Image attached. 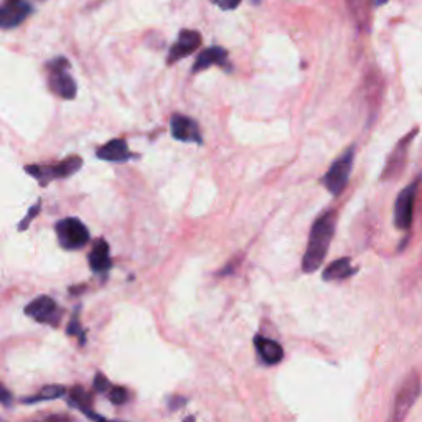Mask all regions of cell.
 Masks as SVG:
<instances>
[{
	"label": "cell",
	"instance_id": "cell-1",
	"mask_svg": "<svg viewBox=\"0 0 422 422\" xmlns=\"http://www.w3.org/2000/svg\"><path fill=\"white\" fill-rule=\"evenodd\" d=\"M335 228H337V214L335 211H324V213L313 221L310 228L307 249L304 253L302 270L307 274L315 273L324 264L327 253H329L331 239L335 236Z\"/></svg>",
	"mask_w": 422,
	"mask_h": 422
},
{
	"label": "cell",
	"instance_id": "cell-2",
	"mask_svg": "<svg viewBox=\"0 0 422 422\" xmlns=\"http://www.w3.org/2000/svg\"><path fill=\"white\" fill-rule=\"evenodd\" d=\"M421 387H422L421 374L414 369V371H411L406 378H404L401 387H399L398 393H396L393 411H391L389 421L387 422L406 421V417L409 416V412H411L412 406H414L417 398L421 396Z\"/></svg>",
	"mask_w": 422,
	"mask_h": 422
},
{
	"label": "cell",
	"instance_id": "cell-3",
	"mask_svg": "<svg viewBox=\"0 0 422 422\" xmlns=\"http://www.w3.org/2000/svg\"><path fill=\"white\" fill-rule=\"evenodd\" d=\"M353 162H355V145L348 147L340 157L330 165L327 174L322 176V185L329 190L333 196L342 195L347 188L348 180H350Z\"/></svg>",
	"mask_w": 422,
	"mask_h": 422
},
{
	"label": "cell",
	"instance_id": "cell-4",
	"mask_svg": "<svg viewBox=\"0 0 422 422\" xmlns=\"http://www.w3.org/2000/svg\"><path fill=\"white\" fill-rule=\"evenodd\" d=\"M68 68H70V62L66 58L59 57L51 59L48 63V84L51 93H55L62 99H75L77 94V84Z\"/></svg>",
	"mask_w": 422,
	"mask_h": 422
},
{
	"label": "cell",
	"instance_id": "cell-5",
	"mask_svg": "<svg viewBox=\"0 0 422 422\" xmlns=\"http://www.w3.org/2000/svg\"><path fill=\"white\" fill-rule=\"evenodd\" d=\"M55 230H57L59 246L66 251H76V249L84 248L91 239L88 228L77 218L59 219Z\"/></svg>",
	"mask_w": 422,
	"mask_h": 422
},
{
	"label": "cell",
	"instance_id": "cell-6",
	"mask_svg": "<svg viewBox=\"0 0 422 422\" xmlns=\"http://www.w3.org/2000/svg\"><path fill=\"white\" fill-rule=\"evenodd\" d=\"M421 180L417 178L416 182L409 183L404 187L394 203V225L398 230L406 231L412 225V217H414V200L417 195V188H419Z\"/></svg>",
	"mask_w": 422,
	"mask_h": 422
},
{
	"label": "cell",
	"instance_id": "cell-7",
	"mask_svg": "<svg viewBox=\"0 0 422 422\" xmlns=\"http://www.w3.org/2000/svg\"><path fill=\"white\" fill-rule=\"evenodd\" d=\"M25 313L28 317H32L35 322L51 327H58L59 320H62V310L58 309L57 302L48 295H40L37 299H33L25 307Z\"/></svg>",
	"mask_w": 422,
	"mask_h": 422
},
{
	"label": "cell",
	"instance_id": "cell-8",
	"mask_svg": "<svg viewBox=\"0 0 422 422\" xmlns=\"http://www.w3.org/2000/svg\"><path fill=\"white\" fill-rule=\"evenodd\" d=\"M417 134V129L414 131L409 132L407 136H404L401 140L398 142V145H396L393 152H391L389 157H387L386 167L385 170H383V180H396L399 175L404 172V167H406L407 162V155H409V149H411L412 140H414V137Z\"/></svg>",
	"mask_w": 422,
	"mask_h": 422
},
{
	"label": "cell",
	"instance_id": "cell-9",
	"mask_svg": "<svg viewBox=\"0 0 422 422\" xmlns=\"http://www.w3.org/2000/svg\"><path fill=\"white\" fill-rule=\"evenodd\" d=\"M170 132L175 140L187 142V144H203V136H201L200 127L195 119L188 118L183 114H174L170 119Z\"/></svg>",
	"mask_w": 422,
	"mask_h": 422
},
{
	"label": "cell",
	"instance_id": "cell-10",
	"mask_svg": "<svg viewBox=\"0 0 422 422\" xmlns=\"http://www.w3.org/2000/svg\"><path fill=\"white\" fill-rule=\"evenodd\" d=\"M33 8L27 0H8L0 7V28L12 30L24 24L32 15Z\"/></svg>",
	"mask_w": 422,
	"mask_h": 422
},
{
	"label": "cell",
	"instance_id": "cell-11",
	"mask_svg": "<svg viewBox=\"0 0 422 422\" xmlns=\"http://www.w3.org/2000/svg\"><path fill=\"white\" fill-rule=\"evenodd\" d=\"M201 45V35L196 30H182L178 33V38L174 45L170 46L169 57H167V63L174 64L180 59L190 57L193 51L198 50V46Z\"/></svg>",
	"mask_w": 422,
	"mask_h": 422
},
{
	"label": "cell",
	"instance_id": "cell-12",
	"mask_svg": "<svg viewBox=\"0 0 422 422\" xmlns=\"http://www.w3.org/2000/svg\"><path fill=\"white\" fill-rule=\"evenodd\" d=\"M96 157L104 162H127L134 158V154L129 150L127 142L124 139H113L102 147L98 149Z\"/></svg>",
	"mask_w": 422,
	"mask_h": 422
},
{
	"label": "cell",
	"instance_id": "cell-13",
	"mask_svg": "<svg viewBox=\"0 0 422 422\" xmlns=\"http://www.w3.org/2000/svg\"><path fill=\"white\" fill-rule=\"evenodd\" d=\"M228 63V51L221 46H210L201 51L195 59V64H193L192 73H200L203 70H208L211 66H226Z\"/></svg>",
	"mask_w": 422,
	"mask_h": 422
},
{
	"label": "cell",
	"instance_id": "cell-14",
	"mask_svg": "<svg viewBox=\"0 0 422 422\" xmlns=\"http://www.w3.org/2000/svg\"><path fill=\"white\" fill-rule=\"evenodd\" d=\"M113 261H111V251H109V243L106 239L99 238L94 243V246L89 253V268L93 273L96 274H104L111 269Z\"/></svg>",
	"mask_w": 422,
	"mask_h": 422
},
{
	"label": "cell",
	"instance_id": "cell-15",
	"mask_svg": "<svg viewBox=\"0 0 422 422\" xmlns=\"http://www.w3.org/2000/svg\"><path fill=\"white\" fill-rule=\"evenodd\" d=\"M254 347H256V351L259 353V358L266 365L274 366L284 360V348L277 342H274V340L257 335L254 338Z\"/></svg>",
	"mask_w": 422,
	"mask_h": 422
},
{
	"label": "cell",
	"instance_id": "cell-16",
	"mask_svg": "<svg viewBox=\"0 0 422 422\" xmlns=\"http://www.w3.org/2000/svg\"><path fill=\"white\" fill-rule=\"evenodd\" d=\"M356 273V268H353L350 257H342V259L333 261L331 264L327 266L322 274V279L327 282L333 281H345V279L351 277Z\"/></svg>",
	"mask_w": 422,
	"mask_h": 422
},
{
	"label": "cell",
	"instance_id": "cell-17",
	"mask_svg": "<svg viewBox=\"0 0 422 422\" xmlns=\"http://www.w3.org/2000/svg\"><path fill=\"white\" fill-rule=\"evenodd\" d=\"M68 403H70V406L80 409L83 414H86L89 417V419H96L98 414L93 411V401H91V396H89L81 386H75L71 387L70 396H68Z\"/></svg>",
	"mask_w": 422,
	"mask_h": 422
},
{
	"label": "cell",
	"instance_id": "cell-18",
	"mask_svg": "<svg viewBox=\"0 0 422 422\" xmlns=\"http://www.w3.org/2000/svg\"><path fill=\"white\" fill-rule=\"evenodd\" d=\"M83 167V158L77 157V155H71L66 157L64 160L58 163H51V169H53V178L55 180H63L70 178L76 174L77 170Z\"/></svg>",
	"mask_w": 422,
	"mask_h": 422
},
{
	"label": "cell",
	"instance_id": "cell-19",
	"mask_svg": "<svg viewBox=\"0 0 422 422\" xmlns=\"http://www.w3.org/2000/svg\"><path fill=\"white\" fill-rule=\"evenodd\" d=\"M66 394V387L63 386H45L40 393L30 396V398L21 399V403H27V404H35V403H43V401H53V399H59L63 398V396Z\"/></svg>",
	"mask_w": 422,
	"mask_h": 422
},
{
	"label": "cell",
	"instance_id": "cell-20",
	"mask_svg": "<svg viewBox=\"0 0 422 422\" xmlns=\"http://www.w3.org/2000/svg\"><path fill=\"white\" fill-rule=\"evenodd\" d=\"M25 172L33 176L42 187H46L50 182H53V169L46 163H33V165H25Z\"/></svg>",
	"mask_w": 422,
	"mask_h": 422
},
{
	"label": "cell",
	"instance_id": "cell-21",
	"mask_svg": "<svg viewBox=\"0 0 422 422\" xmlns=\"http://www.w3.org/2000/svg\"><path fill=\"white\" fill-rule=\"evenodd\" d=\"M109 401L116 404V406H120V404H126L129 401V393L126 387L122 386H113L109 389Z\"/></svg>",
	"mask_w": 422,
	"mask_h": 422
},
{
	"label": "cell",
	"instance_id": "cell-22",
	"mask_svg": "<svg viewBox=\"0 0 422 422\" xmlns=\"http://www.w3.org/2000/svg\"><path fill=\"white\" fill-rule=\"evenodd\" d=\"M40 210H42V201H40V200H38V201H37V203H35V205H33V206H32V208H30V210H28V213H27V214H25V218H24V219H21V221H20V225H19V230H20V231H25V230H27V228H28L30 225H32V221H33V219H35V218H37V214H38V213H40Z\"/></svg>",
	"mask_w": 422,
	"mask_h": 422
},
{
	"label": "cell",
	"instance_id": "cell-23",
	"mask_svg": "<svg viewBox=\"0 0 422 422\" xmlns=\"http://www.w3.org/2000/svg\"><path fill=\"white\" fill-rule=\"evenodd\" d=\"M68 335H76V337H80L81 335V340H83V345H84V331L83 329H81V324H80V318H77V309L75 310V315L71 317L70 324H68Z\"/></svg>",
	"mask_w": 422,
	"mask_h": 422
},
{
	"label": "cell",
	"instance_id": "cell-24",
	"mask_svg": "<svg viewBox=\"0 0 422 422\" xmlns=\"http://www.w3.org/2000/svg\"><path fill=\"white\" fill-rule=\"evenodd\" d=\"M93 387L96 393H106V391H109L113 386H111L109 380H107L104 374L96 373V376H94L93 380Z\"/></svg>",
	"mask_w": 422,
	"mask_h": 422
},
{
	"label": "cell",
	"instance_id": "cell-25",
	"mask_svg": "<svg viewBox=\"0 0 422 422\" xmlns=\"http://www.w3.org/2000/svg\"><path fill=\"white\" fill-rule=\"evenodd\" d=\"M210 2L218 8H221V10H235V8L239 7V3L243 0H210Z\"/></svg>",
	"mask_w": 422,
	"mask_h": 422
},
{
	"label": "cell",
	"instance_id": "cell-26",
	"mask_svg": "<svg viewBox=\"0 0 422 422\" xmlns=\"http://www.w3.org/2000/svg\"><path fill=\"white\" fill-rule=\"evenodd\" d=\"M10 403H12L10 391H8L3 385H0V404H6V406H8Z\"/></svg>",
	"mask_w": 422,
	"mask_h": 422
},
{
	"label": "cell",
	"instance_id": "cell-27",
	"mask_svg": "<svg viewBox=\"0 0 422 422\" xmlns=\"http://www.w3.org/2000/svg\"><path fill=\"white\" fill-rule=\"evenodd\" d=\"M185 403H187V399L182 398V396H174V398L169 401V407L172 409V411H176V409L182 407Z\"/></svg>",
	"mask_w": 422,
	"mask_h": 422
},
{
	"label": "cell",
	"instance_id": "cell-28",
	"mask_svg": "<svg viewBox=\"0 0 422 422\" xmlns=\"http://www.w3.org/2000/svg\"><path fill=\"white\" fill-rule=\"evenodd\" d=\"M386 2H389V0H373V3H374V6H376V7H381V6H385V3H386Z\"/></svg>",
	"mask_w": 422,
	"mask_h": 422
},
{
	"label": "cell",
	"instance_id": "cell-29",
	"mask_svg": "<svg viewBox=\"0 0 422 422\" xmlns=\"http://www.w3.org/2000/svg\"><path fill=\"white\" fill-rule=\"evenodd\" d=\"M96 422H118V421H109V419H104V417H101V416H98L96 419H94Z\"/></svg>",
	"mask_w": 422,
	"mask_h": 422
},
{
	"label": "cell",
	"instance_id": "cell-30",
	"mask_svg": "<svg viewBox=\"0 0 422 422\" xmlns=\"http://www.w3.org/2000/svg\"><path fill=\"white\" fill-rule=\"evenodd\" d=\"M183 422H195V417H193V416L185 417V421H183Z\"/></svg>",
	"mask_w": 422,
	"mask_h": 422
}]
</instances>
